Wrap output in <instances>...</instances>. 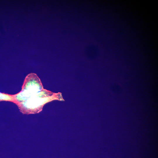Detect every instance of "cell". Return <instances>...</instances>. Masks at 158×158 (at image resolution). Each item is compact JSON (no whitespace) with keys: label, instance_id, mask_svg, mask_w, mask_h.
Returning a JSON list of instances; mask_svg holds the SVG:
<instances>
[{"label":"cell","instance_id":"obj_1","mask_svg":"<svg viewBox=\"0 0 158 158\" xmlns=\"http://www.w3.org/2000/svg\"><path fill=\"white\" fill-rule=\"evenodd\" d=\"M43 89L41 81L37 75L31 73L25 77L21 91L13 96L18 104L35 96Z\"/></svg>","mask_w":158,"mask_h":158},{"label":"cell","instance_id":"obj_2","mask_svg":"<svg viewBox=\"0 0 158 158\" xmlns=\"http://www.w3.org/2000/svg\"><path fill=\"white\" fill-rule=\"evenodd\" d=\"M54 95L51 92L43 89L35 96L17 104L23 113H36L40 111L43 104L52 99Z\"/></svg>","mask_w":158,"mask_h":158},{"label":"cell","instance_id":"obj_3","mask_svg":"<svg viewBox=\"0 0 158 158\" xmlns=\"http://www.w3.org/2000/svg\"><path fill=\"white\" fill-rule=\"evenodd\" d=\"M2 101L12 102L16 104L17 103V102L15 99L13 95L0 92V101Z\"/></svg>","mask_w":158,"mask_h":158}]
</instances>
